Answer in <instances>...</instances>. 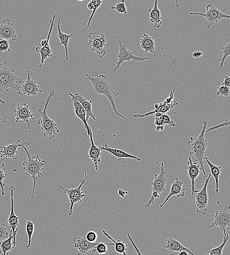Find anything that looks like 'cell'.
Wrapping results in <instances>:
<instances>
[{"instance_id":"1","label":"cell","mask_w":230,"mask_h":255,"mask_svg":"<svg viewBox=\"0 0 230 255\" xmlns=\"http://www.w3.org/2000/svg\"><path fill=\"white\" fill-rule=\"evenodd\" d=\"M96 76L92 77L89 76L85 72V76L91 82L93 86V92L96 94H102L105 96L109 100L111 104L112 109L115 113V118L117 116L124 119L123 115L120 114L116 107L114 98L119 95V92H115L110 83L107 80L105 75L99 74L95 72Z\"/></svg>"},{"instance_id":"2","label":"cell","mask_w":230,"mask_h":255,"mask_svg":"<svg viewBox=\"0 0 230 255\" xmlns=\"http://www.w3.org/2000/svg\"><path fill=\"white\" fill-rule=\"evenodd\" d=\"M203 126L200 134L197 137H189L187 145L190 149V154L194 156L196 162L199 164L204 176H205L206 172L204 166V159L208 145V142L204 138L205 130L207 122L203 121Z\"/></svg>"},{"instance_id":"3","label":"cell","mask_w":230,"mask_h":255,"mask_svg":"<svg viewBox=\"0 0 230 255\" xmlns=\"http://www.w3.org/2000/svg\"><path fill=\"white\" fill-rule=\"evenodd\" d=\"M21 147L24 149L27 156L26 159L22 163L23 169L26 175L31 177L33 180L31 197V200H33L36 180L38 178L43 176L42 171L44 169V166L47 162L46 160L41 159L38 154H35L31 156L25 146H22Z\"/></svg>"},{"instance_id":"4","label":"cell","mask_w":230,"mask_h":255,"mask_svg":"<svg viewBox=\"0 0 230 255\" xmlns=\"http://www.w3.org/2000/svg\"><path fill=\"white\" fill-rule=\"evenodd\" d=\"M54 95V91L50 90L46 99L43 110H42L41 108L37 110L41 116V118L37 121V124L40 126V128L43 132V136H46L47 135L50 140L54 138L56 134L59 132L56 123L48 117L46 112L47 106Z\"/></svg>"},{"instance_id":"5","label":"cell","mask_w":230,"mask_h":255,"mask_svg":"<svg viewBox=\"0 0 230 255\" xmlns=\"http://www.w3.org/2000/svg\"><path fill=\"white\" fill-rule=\"evenodd\" d=\"M23 81L16 72L6 65V62L0 63V92H8L9 88L18 90Z\"/></svg>"},{"instance_id":"6","label":"cell","mask_w":230,"mask_h":255,"mask_svg":"<svg viewBox=\"0 0 230 255\" xmlns=\"http://www.w3.org/2000/svg\"><path fill=\"white\" fill-rule=\"evenodd\" d=\"M167 172L164 169V163H160V171L159 175H154V179L152 183V195L148 203L144 206L148 207L154 203L155 199L159 198L161 194L165 191L167 184Z\"/></svg>"},{"instance_id":"7","label":"cell","mask_w":230,"mask_h":255,"mask_svg":"<svg viewBox=\"0 0 230 255\" xmlns=\"http://www.w3.org/2000/svg\"><path fill=\"white\" fill-rule=\"evenodd\" d=\"M216 204L219 207V210L215 211L213 215L214 221L208 228L218 227L223 231L224 235H226V227L230 226V206L228 205L221 204L219 201H217Z\"/></svg>"},{"instance_id":"8","label":"cell","mask_w":230,"mask_h":255,"mask_svg":"<svg viewBox=\"0 0 230 255\" xmlns=\"http://www.w3.org/2000/svg\"><path fill=\"white\" fill-rule=\"evenodd\" d=\"M178 83V81L176 85L171 91L168 97L164 98H158L163 99V101L161 102L155 104L154 110L145 114H135L133 115V116L134 118H142L156 113L166 114L171 110L175 106L178 104V103L174 100V92Z\"/></svg>"},{"instance_id":"9","label":"cell","mask_w":230,"mask_h":255,"mask_svg":"<svg viewBox=\"0 0 230 255\" xmlns=\"http://www.w3.org/2000/svg\"><path fill=\"white\" fill-rule=\"evenodd\" d=\"M86 34L89 39L87 42L89 49L102 58L106 54L104 47L108 45L106 35L104 34H99L95 31Z\"/></svg>"},{"instance_id":"10","label":"cell","mask_w":230,"mask_h":255,"mask_svg":"<svg viewBox=\"0 0 230 255\" xmlns=\"http://www.w3.org/2000/svg\"><path fill=\"white\" fill-rule=\"evenodd\" d=\"M86 176V174H85L84 176L80 178V184L78 186L75 188L67 189L64 188L61 185L58 184V187L62 190L64 193L67 195L68 201L70 202L68 213L69 216H71L72 214L74 204L80 203L82 202V199L86 196L81 189L82 186L86 182L85 178Z\"/></svg>"},{"instance_id":"11","label":"cell","mask_w":230,"mask_h":255,"mask_svg":"<svg viewBox=\"0 0 230 255\" xmlns=\"http://www.w3.org/2000/svg\"><path fill=\"white\" fill-rule=\"evenodd\" d=\"M118 42L119 52L115 55L117 62L114 64L115 67L114 69L110 67V69L112 72H115L125 61H127L128 63L132 64L131 61L132 62L143 61L148 59L147 57H142L135 56L129 50L127 49L126 46L122 44L121 40H119Z\"/></svg>"},{"instance_id":"12","label":"cell","mask_w":230,"mask_h":255,"mask_svg":"<svg viewBox=\"0 0 230 255\" xmlns=\"http://www.w3.org/2000/svg\"><path fill=\"white\" fill-rule=\"evenodd\" d=\"M190 15H199L205 17L207 21L206 27L210 28L214 23L218 22L222 19H230V16L223 13L221 11L216 8L212 4L209 3L206 6V12L199 13L191 12Z\"/></svg>"},{"instance_id":"13","label":"cell","mask_w":230,"mask_h":255,"mask_svg":"<svg viewBox=\"0 0 230 255\" xmlns=\"http://www.w3.org/2000/svg\"><path fill=\"white\" fill-rule=\"evenodd\" d=\"M211 175L209 174L205 179L203 186L201 190H197L194 194L195 204L194 207L196 212L203 215L205 214L208 202V196L207 192V185Z\"/></svg>"},{"instance_id":"14","label":"cell","mask_w":230,"mask_h":255,"mask_svg":"<svg viewBox=\"0 0 230 255\" xmlns=\"http://www.w3.org/2000/svg\"><path fill=\"white\" fill-rule=\"evenodd\" d=\"M29 145V142H28L24 141L21 142L20 139H17L16 141L13 142L6 146H2L0 145V153L1 154L0 156V159L2 158V161L3 162L2 166H4L5 160L10 159H17L16 154L18 153L17 148L19 147H22V146L26 147Z\"/></svg>"},{"instance_id":"15","label":"cell","mask_w":230,"mask_h":255,"mask_svg":"<svg viewBox=\"0 0 230 255\" xmlns=\"http://www.w3.org/2000/svg\"><path fill=\"white\" fill-rule=\"evenodd\" d=\"M23 33L16 29L8 19H4L0 25V40L15 41L17 37H22Z\"/></svg>"},{"instance_id":"16","label":"cell","mask_w":230,"mask_h":255,"mask_svg":"<svg viewBox=\"0 0 230 255\" xmlns=\"http://www.w3.org/2000/svg\"><path fill=\"white\" fill-rule=\"evenodd\" d=\"M26 74L27 78L19 88L17 90L18 93L35 97L42 91L40 88V86L37 84V81L30 78L28 70L26 71Z\"/></svg>"},{"instance_id":"17","label":"cell","mask_w":230,"mask_h":255,"mask_svg":"<svg viewBox=\"0 0 230 255\" xmlns=\"http://www.w3.org/2000/svg\"><path fill=\"white\" fill-rule=\"evenodd\" d=\"M29 105V103L27 104L26 102L22 105L17 104L16 108L13 110V112L16 123H18L19 120H21L23 123H26L28 127V132L31 133L29 119L33 120L34 114L30 109Z\"/></svg>"},{"instance_id":"18","label":"cell","mask_w":230,"mask_h":255,"mask_svg":"<svg viewBox=\"0 0 230 255\" xmlns=\"http://www.w3.org/2000/svg\"><path fill=\"white\" fill-rule=\"evenodd\" d=\"M15 187L11 185L8 188V190L10 193V201H11V210L10 213L8 218L7 221L9 228L12 232L13 235V246L14 247L16 245V235L17 231V227L19 225V219L15 213L14 210V200H13V193L15 190Z\"/></svg>"},{"instance_id":"19","label":"cell","mask_w":230,"mask_h":255,"mask_svg":"<svg viewBox=\"0 0 230 255\" xmlns=\"http://www.w3.org/2000/svg\"><path fill=\"white\" fill-rule=\"evenodd\" d=\"M56 14H54L52 17L51 20H50V26L49 28V31L48 32L47 39V42L45 46L42 47H37L35 48V51L37 52L40 53L41 55V60L40 64L39 65V67H41L43 64H44L45 60H46L49 57H52V50L51 49L50 46V38L51 36V32L52 31V29L54 25V21L55 18Z\"/></svg>"},{"instance_id":"20","label":"cell","mask_w":230,"mask_h":255,"mask_svg":"<svg viewBox=\"0 0 230 255\" xmlns=\"http://www.w3.org/2000/svg\"><path fill=\"white\" fill-rule=\"evenodd\" d=\"M74 248L78 250L77 255L86 254L90 250L96 248L98 242H90L85 237L76 236L73 239Z\"/></svg>"},{"instance_id":"21","label":"cell","mask_w":230,"mask_h":255,"mask_svg":"<svg viewBox=\"0 0 230 255\" xmlns=\"http://www.w3.org/2000/svg\"><path fill=\"white\" fill-rule=\"evenodd\" d=\"M187 163V174L191 181V193L194 195L196 191L195 189V179L197 178L201 173V167L197 162H193L191 157L188 156Z\"/></svg>"},{"instance_id":"22","label":"cell","mask_w":230,"mask_h":255,"mask_svg":"<svg viewBox=\"0 0 230 255\" xmlns=\"http://www.w3.org/2000/svg\"><path fill=\"white\" fill-rule=\"evenodd\" d=\"M89 138L90 140V148L88 151V157L93 161L95 170H98V165L101 161L102 150L96 146L93 139L92 131L90 128Z\"/></svg>"},{"instance_id":"23","label":"cell","mask_w":230,"mask_h":255,"mask_svg":"<svg viewBox=\"0 0 230 255\" xmlns=\"http://www.w3.org/2000/svg\"><path fill=\"white\" fill-rule=\"evenodd\" d=\"M183 184V182L182 181L179 180L178 178H175L171 184L170 191L168 195L166 197L162 204L159 203L160 208H162L170 198L173 196H175L177 197H183L184 196L185 193V189L182 187Z\"/></svg>"},{"instance_id":"24","label":"cell","mask_w":230,"mask_h":255,"mask_svg":"<svg viewBox=\"0 0 230 255\" xmlns=\"http://www.w3.org/2000/svg\"><path fill=\"white\" fill-rule=\"evenodd\" d=\"M68 95L71 97V99L76 100L84 108L86 112V119L88 121L89 117H91L94 121H96L92 109V100L87 101L86 98L77 93L73 94L69 92Z\"/></svg>"},{"instance_id":"25","label":"cell","mask_w":230,"mask_h":255,"mask_svg":"<svg viewBox=\"0 0 230 255\" xmlns=\"http://www.w3.org/2000/svg\"><path fill=\"white\" fill-rule=\"evenodd\" d=\"M72 102L73 103V108L76 115L82 122L86 132L87 135L89 136L90 127L87 124L88 121L86 119L85 110L80 103L77 100L71 99L69 100V102Z\"/></svg>"},{"instance_id":"26","label":"cell","mask_w":230,"mask_h":255,"mask_svg":"<svg viewBox=\"0 0 230 255\" xmlns=\"http://www.w3.org/2000/svg\"><path fill=\"white\" fill-rule=\"evenodd\" d=\"M99 148L102 151H106L113 154L117 158L119 161H121L123 159L125 158L134 159L137 160L138 161L141 160V158L137 156L129 154L128 153L120 149L111 148L109 147L106 144H104L103 146H100Z\"/></svg>"},{"instance_id":"27","label":"cell","mask_w":230,"mask_h":255,"mask_svg":"<svg viewBox=\"0 0 230 255\" xmlns=\"http://www.w3.org/2000/svg\"><path fill=\"white\" fill-rule=\"evenodd\" d=\"M164 248L170 252L186 251L191 255H195L193 252L187 247L183 246L179 241L171 237L167 238L165 242Z\"/></svg>"},{"instance_id":"28","label":"cell","mask_w":230,"mask_h":255,"mask_svg":"<svg viewBox=\"0 0 230 255\" xmlns=\"http://www.w3.org/2000/svg\"><path fill=\"white\" fill-rule=\"evenodd\" d=\"M140 45L141 49L145 52H150L152 53L154 56H155L154 53L155 44L153 36L148 34L144 33L140 38Z\"/></svg>"},{"instance_id":"29","label":"cell","mask_w":230,"mask_h":255,"mask_svg":"<svg viewBox=\"0 0 230 255\" xmlns=\"http://www.w3.org/2000/svg\"><path fill=\"white\" fill-rule=\"evenodd\" d=\"M157 0H155L153 7L150 8L148 10L149 21L157 28H159L162 24L161 13L157 6Z\"/></svg>"},{"instance_id":"30","label":"cell","mask_w":230,"mask_h":255,"mask_svg":"<svg viewBox=\"0 0 230 255\" xmlns=\"http://www.w3.org/2000/svg\"><path fill=\"white\" fill-rule=\"evenodd\" d=\"M58 21L57 25V37L60 40V43H59L57 45V49H58L60 45H63L65 48V54H66V57L63 61L64 63H65L69 59L68 57V50H67V47L68 44L69 43V39L74 35V33H72L70 34H66L65 33H63L61 31L60 29V23L61 19L60 18H58Z\"/></svg>"},{"instance_id":"31","label":"cell","mask_w":230,"mask_h":255,"mask_svg":"<svg viewBox=\"0 0 230 255\" xmlns=\"http://www.w3.org/2000/svg\"><path fill=\"white\" fill-rule=\"evenodd\" d=\"M204 159L205 160V162L209 166V170L210 171V174L213 176L214 178L215 182V192L217 194L219 191V178L221 176L222 173V168L219 166L216 165L212 163L208 159L207 157L205 156Z\"/></svg>"},{"instance_id":"32","label":"cell","mask_w":230,"mask_h":255,"mask_svg":"<svg viewBox=\"0 0 230 255\" xmlns=\"http://www.w3.org/2000/svg\"><path fill=\"white\" fill-rule=\"evenodd\" d=\"M153 118L156 127H164L165 125H168L171 127H176L175 123L166 114L156 113L154 114Z\"/></svg>"},{"instance_id":"33","label":"cell","mask_w":230,"mask_h":255,"mask_svg":"<svg viewBox=\"0 0 230 255\" xmlns=\"http://www.w3.org/2000/svg\"><path fill=\"white\" fill-rule=\"evenodd\" d=\"M102 232L103 235L114 243L116 252L123 255H127L126 252L128 251V245L125 241H122L120 240L116 241L104 230H102Z\"/></svg>"},{"instance_id":"34","label":"cell","mask_w":230,"mask_h":255,"mask_svg":"<svg viewBox=\"0 0 230 255\" xmlns=\"http://www.w3.org/2000/svg\"><path fill=\"white\" fill-rule=\"evenodd\" d=\"M10 234L7 239L0 242V253L2 255H8V252L14 248L13 246L12 232L10 230Z\"/></svg>"},{"instance_id":"35","label":"cell","mask_w":230,"mask_h":255,"mask_svg":"<svg viewBox=\"0 0 230 255\" xmlns=\"http://www.w3.org/2000/svg\"><path fill=\"white\" fill-rule=\"evenodd\" d=\"M102 2V0H92L87 3V8L89 9L92 10V12L88 19V21L86 26L87 28H91V27L90 26L91 20H92L94 13H95L97 9L100 6Z\"/></svg>"},{"instance_id":"36","label":"cell","mask_w":230,"mask_h":255,"mask_svg":"<svg viewBox=\"0 0 230 255\" xmlns=\"http://www.w3.org/2000/svg\"><path fill=\"white\" fill-rule=\"evenodd\" d=\"M230 239L228 234L223 236L222 243L218 247L208 250L207 255H223V250Z\"/></svg>"},{"instance_id":"37","label":"cell","mask_w":230,"mask_h":255,"mask_svg":"<svg viewBox=\"0 0 230 255\" xmlns=\"http://www.w3.org/2000/svg\"><path fill=\"white\" fill-rule=\"evenodd\" d=\"M34 222H32L30 220L26 221V231L28 237V243L26 246L27 248H29L31 244V238L34 230Z\"/></svg>"},{"instance_id":"38","label":"cell","mask_w":230,"mask_h":255,"mask_svg":"<svg viewBox=\"0 0 230 255\" xmlns=\"http://www.w3.org/2000/svg\"><path fill=\"white\" fill-rule=\"evenodd\" d=\"M230 42H228L224 47H222V53L223 54V55L222 57L219 59L220 61L219 69H221L223 67L224 64L226 63L225 59L230 55Z\"/></svg>"},{"instance_id":"39","label":"cell","mask_w":230,"mask_h":255,"mask_svg":"<svg viewBox=\"0 0 230 255\" xmlns=\"http://www.w3.org/2000/svg\"><path fill=\"white\" fill-rule=\"evenodd\" d=\"M111 8L112 9L116 10L118 12L124 14L126 15H128L127 9L125 5V1L122 0L120 1H118L116 5L111 6Z\"/></svg>"},{"instance_id":"40","label":"cell","mask_w":230,"mask_h":255,"mask_svg":"<svg viewBox=\"0 0 230 255\" xmlns=\"http://www.w3.org/2000/svg\"><path fill=\"white\" fill-rule=\"evenodd\" d=\"M107 245L114 246V243L99 242V243L96 246V248L94 249L99 254H102V255L104 254L107 253V252L108 248L107 247Z\"/></svg>"},{"instance_id":"41","label":"cell","mask_w":230,"mask_h":255,"mask_svg":"<svg viewBox=\"0 0 230 255\" xmlns=\"http://www.w3.org/2000/svg\"><path fill=\"white\" fill-rule=\"evenodd\" d=\"M10 233H8L7 232V228L5 227V225L3 223H1L0 224V242L7 239Z\"/></svg>"},{"instance_id":"42","label":"cell","mask_w":230,"mask_h":255,"mask_svg":"<svg viewBox=\"0 0 230 255\" xmlns=\"http://www.w3.org/2000/svg\"><path fill=\"white\" fill-rule=\"evenodd\" d=\"M230 94V87L221 85L217 87L216 95L224 97H227Z\"/></svg>"},{"instance_id":"43","label":"cell","mask_w":230,"mask_h":255,"mask_svg":"<svg viewBox=\"0 0 230 255\" xmlns=\"http://www.w3.org/2000/svg\"><path fill=\"white\" fill-rule=\"evenodd\" d=\"M10 51V42L7 40H0V52H7Z\"/></svg>"},{"instance_id":"44","label":"cell","mask_w":230,"mask_h":255,"mask_svg":"<svg viewBox=\"0 0 230 255\" xmlns=\"http://www.w3.org/2000/svg\"><path fill=\"white\" fill-rule=\"evenodd\" d=\"M229 125H230V121L226 119L223 123H222L219 125H216L214 126H212L211 127L208 128L207 129H205V133H207V132H209L214 129H216L218 128L228 126Z\"/></svg>"},{"instance_id":"45","label":"cell","mask_w":230,"mask_h":255,"mask_svg":"<svg viewBox=\"0 0 230 255\" xmlns=\"http://www.w3.org/2000/svg\"><path fill=\"white\" fill-rule=\"evenodd\" d=\"M98 234L94 231H90L86 234V238L90 242H95L98 238Z\"/></svg>"},{"instance_id":"46","label":"cell","mask_w":230,"mask_h":255,"mask_svg":"<svg viewBox=\"0 0 230 255\" xmlns=\"http://www.w3.org/2000/svg\"><path fill=\"white\" fill-rule=\"evenodd\" d=\"M6 177V174L0 168V188L1 191V195L4 194L3 180Z\"/></svg>"},{"instance_id":"47","label":"cell","mask_w":230,"mask_h":255,"mask_svg":"<svg viewBox=\"0 0 230 255\" xmlns=\"http://www.w3.org/2000/svg\"><path fill=\"white\" fill-rule=\"evenodd\" d=\"M127 236L129 240V241L130 242L131 244H132V245L133 246L134 249H135L137 255H143L141 253V252L139 251V250L138 249V248H137V246L136 245V244H135L134 242L133 241V240H132L130 235L129 234V233H127Z\"/></svg>"},{"instance_id":"48","label":"cell","mask_w":230,"mask_h":255,"mask_svg":"<svg viewBox=\"0 0 230 255\" xmlns=\"http://www.w3.org/2000/svg\"><path fill=\"white\" fill-rule=\"evenodd\" d=\"M221 85L225 86L230 87V77L226 75L224 76V81Z\"/></svg>"},{"instance_id":"49","label":"cell","mask_w":230,"mask_h":255,"mask_svg":"<svg viewBox=\"0 0 230 255\" xmlns=\"http://www.w3.org/2000/svg\"><path fill=\"white\" fill-rule=\"evenodd\" d=\"M190 55L194 57L198 58L201 57L203 55V52H202L201 51L198 50L194 51Z\"/></svg>"},{"instance_id":"50","label":"cell","mask_w":230,"mask_h":255,"mask_svg":"<svg viewBox=\"0 0 230 255\" xmlns=\"http://www.w3.org/2000/svg\"><path fill=\"white\" fill-rule=\"evenodd\" d=\"M118 194L123 198L126 197L127 195L128 194V192L126 191H124L121 189H120L118 190Z\"/></svg>"},{"instance_id":"51","label":"cell","mask_w":230,"mask_h":255,"mask_svg":"<svg viewBox=\"0 0 230 255\" xmlns=\"http://www.w3.org/2000/svg\"><path fill=\"white\" fill-rule=\"evenodd\" d=\"M7 121V117L4 116H2L0 115V122H2L3 123H6Z\"/></svg>"},{"instance_id":"52","label":"cell","mask_w":230,"mask_h":255,"mask_svg":"<svg viewBox=\"0 0 230 255\" xmlns=\"http://www.w3.org/2000/svg\"><path fill=\"white\" fill-rule=\"evenodd\" d=\"M178 255H189V254L186 251H182L178 252Z\"/></svg>"},{"instance_id":"53","label":"cell","mask_w":230,"mask_h":255,"mask_svg":"<svg viewBox=\"0 0 230 255\" xmlns=\"http://www.w3.org/2000/svg\"><path fill=\"white\" fill-rule=\"evenodd\" d=\"M47 42V39H43L42 40H41V45L42 47H43L45 45L46 43Z\"/></svg>"},{"instance_id":"54","label":"cell","mask_w":230,"mask_h":255,"mask_svg":"<svg viewBox=\"0 0 230 255\" xmlns=\"http://www.w3.org/2000/svg\"><path fill=\"white\" fill-rule=\"evenodd\" d=\"M90 255H99V254L95 251V250H93L91 253Z\"/></svg>"},{"instance_id":"55","label":"cell","mask_w":230,"mask_h":255,"mask_svg":"<svg viewBox=\"0 0 230 255\" xmlns=\"http://www.w3.org/2000/svg\"><path fill=\"white\" fill-rule=\"evenodd\" d=\"M0 102L2 104H4L5 102L0 98Z\"/></svg>"}]
</instances>
